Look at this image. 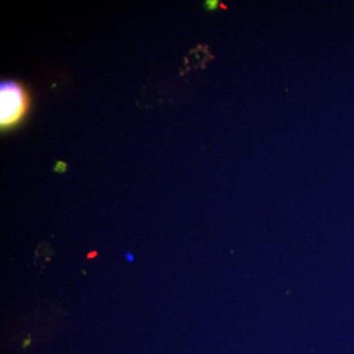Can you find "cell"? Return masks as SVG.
Masks as SVG:
<instances>
[{
	"mask_svg": "<svg viewBox=\"0 0 354 354\" xmlns=\"http://www.w3.org/2000/svg\"><path fill=\"white\" fill-rule=\"evenodd\" d=\"M27 109V97L18 84L6 82L0 88V122L9 127L22 118Z\"/></svg>",
	"mask_w": 354,
	"mask_h": 354,
	"instance_id": "obj_1",
	"label": "cell"
},
{
	"mask_svg": "<svg viewBox=\"0 0 354 354\" xmlns=\"http://www.w3.org/2000/svg\"><path fill=\"white\" fill-rule=\"evenodd\" d=\"M218 6V1H208L206 3V7L208 10H214V9H216V7Z\"/></svg>",
	"mask_w": 354,
	"mask_h": 354,
	"instance_id": "obj_2",
	"label": "cell"
},
{
	"mask_svg": "<svg viewBox=\"0 0 354 354\" xmlns=\"http://www.w3.org/2000/svg\"><path fill=\"white\" fill-rule=\"evenodd\" d=\"M124 257H125V259H127V261H128V262H130V263L134 262V259H135L134 255H133V254L131 252H130V251H128V252L124 254Z\"/></svg>",
	"mask_w": 354,
	"mask_h": 354,
	"instance_id": "obj_3",
	"label": "cell"
},
{
	"mask_svg": "<svg viewBox=\"0 0 354 354\" xmlns=\"http://www.w3.org/2000/svg\"><path fill=\"white\" fill-rule=\"evenodd\" d=\"M65 169H66V167H65V165H64V164H58L57 167H55V171L64 172V171H65Z\"/></svg>",
	"mask_w": 354,
	"mask_h": 354,
	"instance_id": "obj_4",
	"label": "cell"
},
{
	"mask_svg": "<svg viewBox=\"0 0 354 354\" xmlns=\"http://www.w3.org/2000/svg\"><path fill=\"white\" fill-rule=\"evenodd\" d=\"M97 255H99V253L97 251H92V252L88 254L87 259H93V258L97 257Z\"/></svg>",
	"mask_w": 354,
	"mask_h": 354,
	"instance_id": "obj_5",
	"label": "cell"
},
{
	"mask_svg": "<svg viewBox=\"0 0 354 354\" xmlns=\"http://www.w3.org/2000/svg\"><path fill=\"white\" fill-rule=\"evenodd\" d=\"M30 344H31V337L29 335V337L25 339L24 344H23V348H27V346H30Z\"/></svg>",
	"mask_w": 354,
	"mask_h": 354,
	"instance_id": "obj_6",
	"label": "cell"
}]
</instances>
